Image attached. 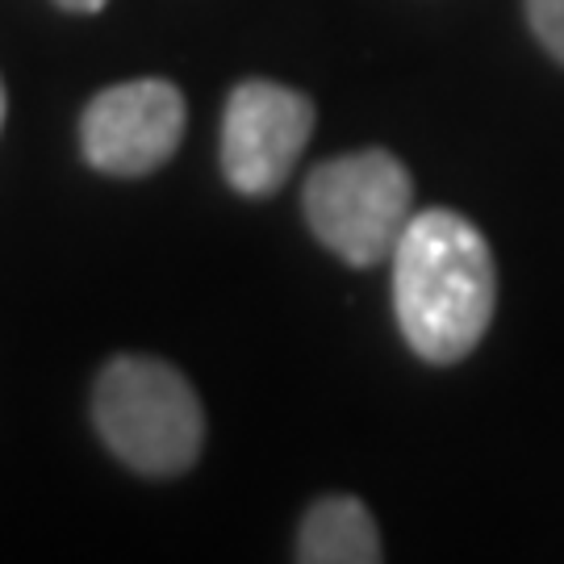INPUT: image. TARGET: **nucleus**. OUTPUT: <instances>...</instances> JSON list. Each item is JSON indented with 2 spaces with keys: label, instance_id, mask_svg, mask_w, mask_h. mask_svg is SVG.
<instances>
[{
  "label": "nucleus",
  "instance_id": "f257e3e1",
  "mask_svg": "<svg viewBox=\"0 0 564 564\" xmlns=\"http://www.w3.org/2000/svg\"><path fill=\"white\" fill-rule=\"evenodd\" d=\"M498 263L477 226L456 209L414 214L393 247V310L405 343L426 364L464 360L494 323Z\"/></svg>",
  "mask_w": 564,
  "mask_h": 564
},
{
  "label": "nucleus",
  "instance_id": "f03ea898",
  "mask_svg": "<svg viewBox=\"0 0 564 564\" xmlns=\"http://www.w3.org/2000/svg\"><path fill=\"white\" fill-rule=\"evenodd\" d=\"M93 419L121 464L142 477H176L188 473L205 444V414L172 364L151 356H118L105 364Z\"/></svg>",
  "mask_w": 564,
  "mask_h": 564
},
{
  "label": "nucleus",
  "instance_id": "7ed1b4c3",
  "mask_svg": "<svg viewBox=\"0 0 564 564\" xmlns=\"http://www.w3.org/2000/svg\"><path fill=\"white\" fill-rule=\"evenodd\" d=\"M305 218L318 239L351 268L393 260V247L414 218V181L381 147L326 160L305 181Z\"/></svg>",
  "mask_w": 564,
  "mask_h": 564
},
{
  "label": "nucleus",
  "instance_id": "20e7f679",
  "mask_svg": "<svg viewBox=\"0 0 564 564\" xmlns=\"http://www.w3.org/2000/svg\"><path fill=\"white\" fill-rule=\"evenodd\" d=\"M314 134V105L276 80H242L223 113V172L247 197L276 193Z\"/></svg>",
  "mask_w": 564,
  "mask_h": 564
},
{
  "label": "nucleus",
  "instance_id": "39448f33",
  "mask_svg": "<svg viewBox=\"0 0 564 564\" xmlns=\"http://www.w3.org/2000/svg\"><path fill=\"white\" fill-rule=\"evenodd\" d=\"M184 139V97L167 80H126L105 88L80 118L84 160L109 176H147L176 155Z\"/></svg>",
  "mask_w": 564,
  "mask_h": 564
},
{
  "label": "nucleus",
  "instance_id": "423d86ee",
  "mask_svg": "<svg viewBox=\"0 0 564 564\" xmlns=\"http://www.w3.org/2000/svg\"><path fill=\"white\" fill-rule=\"evenodd\" d=\"M297 561L305 564H372L381 561V535L360 498H323L310 506L297 531Z\"/></svg>",
  "mask_w": 564,
  "mask_h": 564
},
{
  "label": "nucleus",
  "instance_id": "0eeeda50",
  "mask_svg": "<svg viewBox=\"0 0 564 564\" xmlns=\"http://www.w3.org/2000/svg\"><path fill=\"white\" fill-rule=\"evenodd\" d=\"M527 21L547 46V55L564 63V0H527Z\"/></svg>",
  "mask_w": 564,
  "mask_h": 564
},
{
  "label": "nucleus",
  "instance_id": "6e6552de",
  "mask_svg": "<svg viewBox=\"0 0 564 564\" xmlns=\"http://www.w3.org/2000/svg\"><path fill=\"white\" fill-rule=\"evenodd\" d=\"M55 4H59V9H72V13H97L109 0H55Z\"/></svg>",
  "mask_w": 564,
  "mask_h": 564
},
{
  "label": "nucleus",
  "instance_id": "1a4fd4ad",
  "mask_svg": "<svg viewBox=\"0 0 564 564\" xmlns=\"http://www.w3.org/2000/svg\"><path fill=\"white\" fill-rule=\"evenodd\" d=\"M0 126H4V84H0Z\"/></svg>",
  "mask_w": 564,
  "mask_h": 564
}]
</instances>
